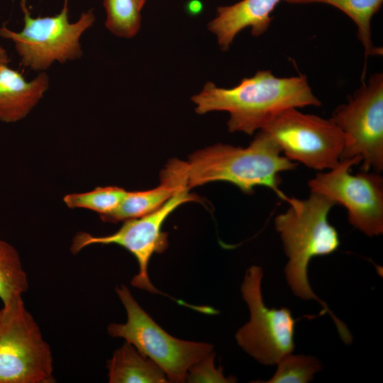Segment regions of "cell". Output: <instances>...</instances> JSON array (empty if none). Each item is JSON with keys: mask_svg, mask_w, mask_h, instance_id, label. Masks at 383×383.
<instances>
[{"mask_svg": "<svg viewBox=\"0 0 383 383\" xmlns=\"http://www.w3.org/2000/svg\"><path fill=\"white\" fill-rule=\"evenodd\" d=\"M192 100L199 114L217 111L228 112V131L248 135L262 129L284 109L321 105L306 75L278 77L270 70H259L230 89L218 87L208 82Z\"/></svg>", "mask_w": 383, "mask_h": 383, "instance_id": "obj_1", "label": "cell"}, {"mask_svg": "<svg viewBox=\"0 0 383 383\" xmlns=\"http://www.w3.org/2000/svg\"><path fill=\"white\" fill-rule=\"evenodd\" d=\"M284 199L289 207L277 216L274 226L289 258L284 268L288 284L296 296L320 303L323 312L331 315L341 339L348 340L351 333L346 325L313 293L307 274L309 263L313 257L330 255L340 246L338 233L328 220V213L335 204L313 192L306 199L287 196Z\"/></svg>", "mask_w": 383, "mask_h": 383, "instance_id": "obj_2", "label": "cell"}, {"mask_svg": "<svg viewBox=\"0 0 383 383\" xmlns=\"http://www.w3.org/2000/svg\"><path fill=\"white\" fill-rule=\"evenodd\" d=\"M296 166L282 155L274 140L262 130L245 148L216 144L192 153L188 162H183L189 189L212 182H226L247 194L256 187H266L282 199L286 195L279 189L280 173Z\"/></svg>", "mask_w": 383, "mask_h": 383, "instance_id": "obj_3", "label": "cell"}, {"mask_svg": "<svg viewBox=\"0 0 383 383\" xmlns=\"http://www.w3.org/2000/svg\"><path fill=\"white\" fill-rule=\"evenodd\" d=\"M20 6L23 15L22 30L16 32L2 26L0 37L13 42L23 66L41 72L55 62L65 63L82 57L80 38L96 20L92 10L70 22L68 0H64L60 12L52 16L33 17L26 0H21Z\"/></svg>", "mask_w": 383, "mask_h": 383, "instance_id": "obj_4", "label": "cell"}, {"mask_svg": "<svg viewBox=\"0 0 383 383\" xmlns=\"http://www.w3.org/2000/svg\"><path fill=\"white\" fill-rule=\"evenodd\" d=\"M116 293L126 309L127 321L110 323L109 334L125 339L152 360L170 382H185L189 369L212 353L211 345L179 340L167 333L141 308L125 285L117 287Z\"/></svg>", "mask_w": 383, "mask_h": 383, "instance_id": "obj_5", "label": "cell"}, {"mask_svg": "<svg viewBox=\"0 0 383 383\" xmlns=\"http://www.w3.org/2000/svg\"><path fill=\"white\" fill-rule=\"evenodd\" d=\"M48 343L22 296L0 309V383H53Z\"/></svg>", "mask_w": 383, "mask_h": 383, "instance_id": "obj_6", "label": "cell"}, {"mask_svg": "<svg viewBox=\"0 0 383 383\" xmlns=\"http://www.w3.org/2000/svg\"><path fill=\"white\" fill-rule=\"evenodd\" d=\"M268 133L289 160L323 170L340 161L345 137L331 118L288 108L275 114L260 129Z\"/></svg>", "mask_w": 383, "mask_h": 383, "instance_id": "obj_7", "label": "cell"}, {"mask_svg": "<svg viewBox=\"0 0 383 383\" xmlns=\"http://www.w3.org/2000/svg\"><path fill=\"white\" fill-rule=\"evenodd\" d=\"M345 137L340 160L359 158L362 171L383 170V74L370 77L331 118Z\"/></svg>", "mask_w": 383, "mask_h": 383, "instance_id": "obj_8", "label": "cell"}, {"mask_svg": "<svg viewBox=\"0 0 383 383\" xmlns=\"http://www.w3.org/2000/svg\"><path fill=\"white\" fill-rule=\"evenodd\" d=\"M359 158L342 160L328 172H318L308 182L311 192L323 195L348 211L349 223L368 236L383 233V178L379 172L350 168Z\"/></svg>", "mask_w": 383, "mask_h": 383, "instance_id": "obj_9", "label": "cell"}, {"mask_svg": "<svg viewBox=\"0 0 383 383\" xmlns=\"http://www.w3.org/2000/svg\"><path fill=\"white\" fill-rule=\"evenodd\" d=\"M181 187L160 208L145 216L124 221L115 233L105 236H95L86 232H79L72 240L71 251L78 253L91 245H120L129 251L138 263V272L132 279V286L153 294H162L151 283L148 267L154 253H162L168 246L167 233L162 231L167 218L182 204L196 201L199 197Z\"/></svg>", "mask_w": 383, "mask_h": 383, "instance_id": "obj_10", "label": "cell"}, {"mask_svg": "<svg viewBox=\"0 0 383 383\" xmlns=\"http://www.w3.org/2000/svg\"><path fill=\"white\" fill-rule=\"evenodd\" d=\"M262 274V268L256 265L245 272L241 292L250 318L238 331L235 338L260 363L272 365L293 351L296 320L287 308L269 309L265 305L261 292Z\"/></svg>", "mask_w": 383, "mask_h": 383, "instance_id": "obj_11", "label": "cell"}, {"mask_svg": "<svg viewBox=\"0 0 383 383\" xmlns=\"http://www.w3.org/2000/svg\"><path fill=\"white\" fill-rule=\"evenodd\" d=\"M281 0H242L231 6H221L209 23V30L217 38L218 45L227 50L235 37L250 27L252 35L265 33L270 26V14Z\"/></svg>", "mask_w": 383, "mask_h": 383, "instance_id": "obj_12", "label": "cell"}, {"mask_svg": "<svg viewBox=\"0 0 383 383\" xmlns=\"http://www.w3.org/2000/svg\"><path fill=\"white\" fill-rule=\"evenodd\" d=\"M49 87L45 72L28 81L8 65L0 67V121L15 123L26 118Z\"/></svg>", "mask_w": 383, "mask_h": 383, "instance_id": "obj_13", "label": "cell"}, {"mask_svg": "<svg viewBox=\"0 0 383 383\" xmlns=\"http://www.w3.org/2000/svg\"><path fill=\"white\" fill-rule=\"evenodd\" d=\"M182 186L187 187L185 178L170 160L161 173L159 186L146 191L126 192L117 208L100 218L116 223L145 216L160 208Z\"/></svg>", "mask_w": 383, "mask_h": 383, "instance_id": "obj_14", "label": "cell"}, {"mask_svg": "<svg viewBox=\"0 0 383 383\" xmlns=\"http://www.w3.org/2000/svg\"><path fill=\"white\" fill-rule=\"evenodd\" d=\"M110 383H163L167 379L162 370L126 342L108 361Z\"/></svg>", "mask_w": 383, "mask_h": 383, "instance_id": "obj_15", "label": "cell"}, {"mask_svg": "<svg viewBox=\"0 0 383 383\" xmlns=\"http://www.w3.org/2000/svg\"><path fill=\"white\" fill-rule=\"evenodd\" d=\"M296 4H326L333 6L348 16L357 26V36L361 42L365 60L369 56L382 55V48L372 40L371 20L382 7L383 0H284Z\"/></svg>", "mask_w": 383, "mask_h": 383, "instance_id": "obj_16", "label": "cell"}, {"mask_svg": "<svg viewBox=\"0 0 383 383\" xmlns=\"http://www.w3.org/2000/svg\"><path fill=\"white\" fill-rule=\"evenodd\" d=\"M28 287V277L18 251L0 239V299L3 304L22 296Z\"/></svg>", "mask_w": 383, "mask_h": 383, "instance_id": "obj_17", "label": "cell"}, {"mask_svg": "<svg viewBox=\"0 0 383 383\" xmlns=\"http://www.w3.org/2000/svg\"><path fill=\"white\" fill-rule=\"evenodd\" d=\"M106 28L114 35L131 38L140 28L141 16L135 0H104Z\"/></svg>", "mask_w": 383, "mask_h": 383, "instance_id": "obj_18", "label": "cell"}, {"mask_svg": "<svg viewBox=\"0 0 383 383\" xmlns=\"http://www.w3.org/2000/svg\"><path fill=\"white\" fill-rule=\"evenodd\" d=\"M126 192L118 187H96L88 192L67 194L63 200L70 209H89L98 213L101 217L111 213L117 208Z\"/></svg>", "mask_w": 383, "mask_h": 383, "instance_id": "obj_19", "label": "cell"}, {"mask_svg": "<svg viewBox=\"0 0 383 383\" xmlns=\"http://www.w3.org/2000/svg\"><path fill=\"white\" fill-rule=\"evenodd\" d=\"M277 370L267 383H307L313 374L321 369V365L314 357L295 355L291 353L277 362Z\"/></svg>", "mask_w": 383, "mask_h": 383, "instance_id": "obj_20", "label": "cell"}, {"mask_svg": "<svg viewBox=\"0 0 383 383\" xmlns=\"http://www.w3.org/2000/svg\"><path fill=\"white\" fill-rule=\"evenodd\" d=\"M187 379L189 382H233V378H226L222 369H216L213 365V352L193 365L189 370Z\"/></svg>", "mask_w": 383, "mask_h": 383, "instance_id": "obj_21", "label": "cell"}, {"mask_svg": "<svg viewBox=\"0 0 383 383\" xmlns=\"http://www.w3.org/2000/svg\"><path fill=\"white\" fill-rule=\"evenodd\" d=\"M10 58L6 50L0 45V67L8 65Z\"/></svg>", "mask_w": 383, "mask_h": 383, "instance_id": "obj_22", "label": "cell"}, {"mask_svg": "<svg viewBox=\"0 0 383 383\" xmlns=\"http://www.w3.org/2000/svg\"><path fill=\"white\" fill-rule=\"evenodd\" d=\"M138 8L141 10L145 4L147 0H135Z\"/></svg>", "mask_w": 383, "mask_h": 383, "instance_id": "obj_23", "label": "cell"}]
</instances>
